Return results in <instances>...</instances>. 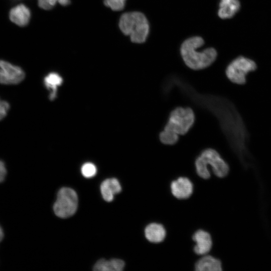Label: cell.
<instances>
[{
	"label": "cell",
	"instance_id": "1",
	"mask_svg": "<svg viewBox=\"0 0 271 271\" xmlns=\"http://www.w3.org/2000/svg\"><path fill=\"white\" fill-rule=\"evenodd\" d=\"M204 44L201 37L196 36L185 40L181 47V54L185 64L191 69L201 70L211 65L217 57L216 50L208 48L200 51Z\"/></svg>",
	"mask_w": 271,
	"mask_h": 271
},
{
	"label": "cell",
	"instance_id": "2",
	"mask_svg": "<svg viewBox=\"0 0 271 271\" xmlns=\"http://www.w3.org/2000/svg\"><path fill=\"white\" fill-rule=\"evenodd\" d=\"M119 26L121 32L129 36L134 43L145 42L149 32V24L146 17L139 12L123 14L120 18Z\"/></svg>",
	"mask_w": 271,
	"mask_h": 271
},
{
	"label": "cell",
	"instance_id": "3",
	"mask_svg": "<svg viewBox=\"0 0 271 271\" xmlns=\"http://www.w3.org/2000/svg\"><path fill=\"white\" fill-rule=\"evenodd\" d=\"M195 120V112L191 107L178 106L171 111L163 129L185 136L193 127Z\"/></svg>",
	"mask_w": 271,
	"mask_h": 271
},
{
	"label": "cell",
	"instance_id": "4",
	"mask_svg": "<svg viewBox=\"0 0 271 271\" xmlns=\"http://www.w3.org/2000/svg\"><path fill=\"white\" fill-rule=\"evenodd\" d=\"M78 206V197L74 190L67 187L61 188L58 192L53 209L55 214L61 218L73 215Z\"/></svg>",
	"mask_w": 271,
	"mask_h": 271
},
{
	"label": "cell",
	"instance_id": "5",
	"mask_svg": "<svg viewBox=\"0 0 271 271\" xmlns=\"http://www.w3.org/2000/svg\"><path fill=\"white\" fill-rule=\"evenodd\" d=\"M256 67L252 60L241 56L234 59L227 66L226 75L232 82L237 84H243L246 82L247 74L254 71Z\"/></svg>",
	"mask_w": 271,
	"mask_h": 271
},
{
	"label": "cell",
	"instance_id": "6",
	"mask_svg": "<svg viewBox=\"0 0 271 271\" xmlns=\"http://www.w3.org/2000/svg\"><path fill=\"white\" fill-rule=\"evenodd\" d=\"M200 156L207 165H210L214 174L217 177L222 178L226 176L229 172V167L220 155L215 149L206 148L203 150Z\"/></svg>",
	"mask_w": 271,
	"mask_h": 271
},
{
	"label": "cell",
	"instance_id": "7",
	"mask_svg": "<svg viewBox=\"0 0 271 271\" xmlns=\"http://www.w3.org/2000/svg\"><path fill=\"white\" fill-rule=\"evenodd\" d=\"M25 77L23 69L19 66L0 60V83L15 84L22 81Z\"/></svg>",
	"mask_w": 271,
	"mask_h": 271
},
{
	"label": "cell",
	"instance_id": "8",
	"mask_svg": "<svg viewBox=\"0 0 271 271\" xmlns=\"http://www.w3.org/2000/svg\"><path fill=\"white\" fill-rule=\"evenodd\" d=\"M31 16L29 8L22 4L13 7L9 13L10 21L20 27L26 26L30 22Z\"/></svg>",
	"mask_w": 271,
	"mask_h": 271
},
{
	"label": "cell",
	"instance_id": "9",
	"mask_svg": "<svg viewBox=\"0 0 271 271\" xmlns=\"http://www.w3.org/2000/svg\"><path fill=\"white\" fill-rule=\"evenodd\" d=\"M193 187L192 182L188 178L180 177L172 182L171 192L178 199H187L191 195Z\"/></svg>",
	"mask_w": 271,
	"mask_h": 271
},
{
	"label": "cell",
	"instance_id": "10",
	"mask_svg": "<svg viewBox=\"0 0 271 271\" xmlns=\"http://www.w3.org/2000/svg\"><path fill=\"white\" fill-rule=\"evenodd\" d=\"M193 239L196 242L194 251L196 254L204 255L210 250L212 242L211 236L207 232L203 230H197L194 234Z\"/></svg>",
	"mask_w": 271,
	"mask_h": 271
},
{
	"label": "cell",
	"instance_id": "11",
	"mask_svg": "<svg viewBox=\"0 0 271 271\" xmlns=\"http://www.w3.org/2000/svg\"><path fill=\"white\" fill-rule=\"evenodd\" d=\"M100 191L103 199L107 202H110L113 199L114 194L121 192V187L116 179H107L102 182Z\"/></svg>",
	"mask_w": 271,
	"mask_h": 271
},
{
	"label": "cell",
	"instance_id": "12",
	"mask_svg": "<svg viewBox=\"0 0 271 271\" xmlns=\"http://www.w3.org/2000/svg\"><path fill=\"white\" fill-rule=\"evenodd\" d=\"M145 235L149 241L153 243H159L165 239L166 232L162 225L152 223L149 224L145 228Z\"/></svg>",
	"mask_w": 271,
	"mask_h": 271
},
{
	"label": "cell",
	"instance_id": "13",
	"mask_svg": "<svg viewBox=\"0 0 271 271\" xmlns=\"http://www.w3.org/2000/svg\"><path fill=\"white\" fill-rule=\"evenodd\" d=\"M218 12L221 19L232 18L239 10L240 3L238 0H220Z\"/></svg>",
	"mask_w": 271,
	"mask_h": 271
},
{
	"label": "cell",
	"instance_id": "14",
	"mask_svg": "<svg viewBox=\"0 0 271 271\" xmlns=\"http://www.w3.org/2000/svg\"><path fill=\"white\" fill-rule=\"evenodd\" d=\"M197 271H220L222 270L221 261L210 255H206L200 258L195 264Z\"/></svg>",
	"mask_w": 271,
	"mask_h": 271
},
{
	"label": "cell",
	"instance_id": "15",
	"mask_svg": "<svg viewBox=\"0 0 271 271\" xmlns=\"http://www.w3.org/2000/svg\"><path fill=\"white\" fill-rule=\"evenodd\" d=\"M124 262L120 259L106 260L104 258L98 260L93 266L95 271H121L124 267Z\"/></svg>",
	"mask_w": 271,
	"mask_h": 271
},
{
	"label": "cell",
	"instance_id": "16",
	"mask_svg": "<svg viewBox=\"0 0 271 271\" xmlns=\"http://www.w3.org/2000/svg\"><path fill=\"white\" fill-rule=\"evenodd\" d=\"M44 82L46 86L52 89L50 99H54L56 95L57 87L62 83V78L56 73H51L45 77Z\"/></svg>",
	"mask_w": 271,
	"mask_h": 271
},
{
	"label": "cell",
	"instance_id": "17",
	"mask_svg": "<svg viewBox=\"0 0 271 271\" xmlns=\"http://www.w3.org/2000/svg\"><path fill=\"white\" fill-rule=\"evenodd\" d=\"M179 136L173 131L163 129L159 133V140L165 146H174L178 143Z\"/></svg>",
	"mask_w": 271,
	"mask_h": 271
},
{
	"label": "cell",
	"instance_id": "18",
	"mask_svg": "<svg viewBox=\"0 0 271 271\" xmlns=\"http://www.w3.org/2000/svg\"><path fill=\"white\" fill-rule=\"evenodd\" d=\"M195 165L196 172L200 177L207 179L210 177L208 166L200 156L196 158L195 162Z\"/></svg>",
	"mask_w": 271,
	"mask_h": 271
},
{
	"label": "cell",
	"instance_id": "19",
	"mask_svg": "<svg viewBox=\"0 0 271 271\" xmlns=\"http://www.w3.org/2000/svg\"><path fill=\"white\" fill-rule=\"evenodd\" d=\"M70 2V0H38L39 7L45 10L52 9L57 3L63 6H67Z\"/></svg>",
	"mask_w": 271,
	"mask_h": 271
},
{
	"label": "cell",
	"instance_id": "20",
	"mask_svg": "<svg viewBox=\"0 0 271 271\" xmlns=\"http://www.w3.org/2000/svg\"><path fill=\"white\" fill-rule=\"evenodd\" d=\"M125 0H104L105 6L115 11L122 10L125 6Z\"/></svg>",
	"mask_w": 271,
	"mask_h": 271
},
{
	"label": "cell",
	"instance_id": "21",
	"mask_svg": "<svg viewBox=\"0 0 271 271\" xmlns=\"http://www.w3.org/2000/svg\"><path fill=\"white\" fill-rule=\"evenodd\" d=\"M96 168L95 165L91 163L84 164L81 168V172L83 176L86 178L93 177L96 173Z\"/></svg>",
	"mask_w": 271,
	"mask_h": 271
},
{
	"label": "cell",
	"instance_id": "22",
	"mask_svg": "<svg viewBox=\"0 0 271 271\" xmlns=\"http://www.w3.org/2000/svg\"><path fill=\"white\" fill-rule=\"evenodd\" d=\"M9 108L10 104L8 102L0 100V120H2L6 116Z\"/></svg>",
	"mask_w": 271,
	"mask_h": 271
},
{
	"label": "cell",
	"instance_id": "23",
	"mask_svg": "<svg viewBox=\"0 0 271 271\" xmlns=\"http://www.w3.org/2000/svg\"><path fill=\"white\" fill-rule=\"evenodd\" d=\"M7 174V170L4 163L0 160V183L5 179Z\"/></svg>",
	"mask_w": 271,
	"mask_h": 271
},
{
	"label": "cell",
	"instance_id": "24",
	"mask_svg": "<svg viewBox=\"0 0 271 271\" xmlns=\"http://www.w3.org/2000/svg\"><path fill=\"white\" fill-rule=\"evenodd\" d=\"M4 236V233L2 227L0 226V242L2 241Z\"/></svg>",
	"mask_w": 271,
	"mask_h": 271
},
{
	"label": "cell",
	"instance_id": "25",
	"mask_svg": "<svg viewBox=\"0 0 271 271\" xmlns=\"http://www.w3.org/2000/svg\"><path fill=\"white\" fill-rule=\"evenodd\" d=\"M11 1L14 2V1H20V0H11Z\"/></svg>",
	"mask_w": 271,
	"mask_h": 271
},
{
	"label": "cell",
	"instance_id": "26",
	"mask_svg": "<svg viewBox=\"0 0 271 271\" xmlns=\"http://www.w3.org/2000/svg\"><path fill=\"white\" fill-rule=\"evenodd\" d=\"M125 1H126V0H125Z\"/></svg>",
	"mask_w": 271,
	"mask_h": 271
}]
</instances>
